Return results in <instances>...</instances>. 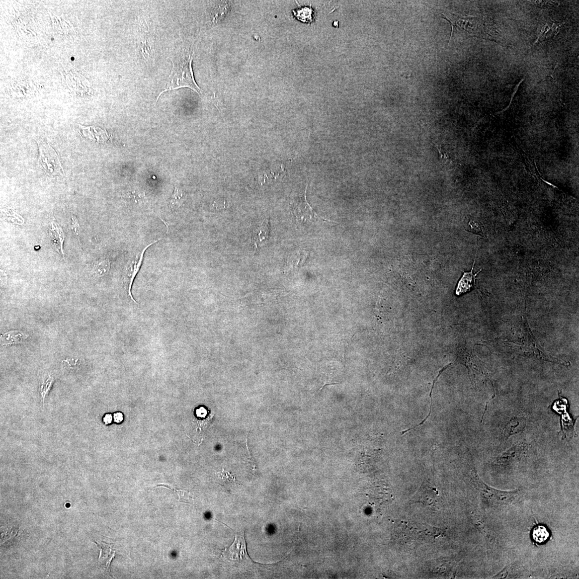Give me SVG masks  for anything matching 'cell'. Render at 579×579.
<instances>
[{
  "mask_svg": "<svg viewBox=\"0 0 579 579\" xmlns=\"http://www.w3.org/2000/svg\"><path fill=\"white\" fill-rule=\"evenodd\" d=\"M194 54V51L189 52L183 49L173 57L172 59V69L166 88L160 93L157 101L163 93L179 88L188 87L199 94L201 93L194 78L192 70Z\"/></svg>",
  "mask_w": 579,
  "mask_h": 579,
  "instance_id": "1",
  "label": "cell"
},
{
  "mask_svg": "<svg viewBox=\"0 0 579 579\" xmlns=\"http://www.w3.org/2000/svg\"><path fill=\"white\" fill-rule=\"evenodd\" d=\"M37 142L39 149L40 164L46 174L52 176L63 175V168L55 151L46 141L40 140Z\"/></svg>",
  "mask_w": 579,
  "mask_h": 579,
  "instance_id": "2",
  "label": "cell"
},
{
  "mask_svg": "<svg viewBox=\"0 0 579 579\" xmlns=\"http://www.w3.org/2000/svg\"><path fill=\"white\" fill-rule=\"evenodd\" d=\"M223 554L231 561L239 563L245 561H249L244 531L236 534L233 544L229 548L225 549Z\"/></svg>",
  "mask_w": 579,
  "mask_h": 579,
  "instance_id": "3",
  "label": "cell"
},
{
  "mask_svg": "<svg viewBox=\"0 0 579 579\" xmlns=\"http://www.w3.org/2000/svg\"><path fill=\"white\" fill-rule=\"evenodd\" d=\"M294 210L297 219L302 222H315L322 220L323 218L319 216L306 201L305 193L300 197L299 201L294 204Z\"/></svg>",
  "mask_w": 579,
  "mask_h": 579,
  "instance_id": "4",
  "label": "cell"
},
{
  "mask_svg": "<svg viewBox=\"0 0 579 579\" xmlns=\"http://www.w3.org/2000/svg\"><path fill=\"white\" fill-rule=\"evenodd\" d=\"M159 241H156L151 244L147 245V246L142 250L140 253L136 256L135 259L132 261L130 264L129 265L126 271V282L127 286L128 294L129 297L132 299V301L136 303L133 297L132 294V285L136 275H138L139 271L140 270L142 264L143 260H144V254L146 250L151 247L153 244L158 242Z\"/></svg>",
  "mask_w": 579,
  "mask_h": 579,
  "instance_id": "5",
  "label": "cell"
},
{
  "mask_svg": "<svg viewBox=\"0 0 579 579\" xmlns=\"http://www.w3.org/2000/svg\"><path fill=\"white\" fill-rule=\"evenodd\" d=\"M528 445L526 442H519L503 452L498 458L496 462L500 465L507 466L514 462L520 460L527 451Z\"/></svg>",
  "mask_w": 579,
  "mask_h": 579,
  "instance_id": "6",
  "label": "cell"
},
{
  "mask_svg": "<svg viewBox=\"0 0 579 579\" xmlns=\"http://www.w3.org/2000/svg\"><path fill=\"white\" fill-rule=\"evenodd\" d=\"M475 259L476 257H475L471 271L469 272H464V274H463L462 277L458 282L457 287H456L455 291V294L456 295L460 296L463 294H465V293L471 291L474 287L476 283V277L479 274V272L482 271V269H480V270L478 272H476V274H474L473 273Z\"/></svg>",
  "mask_w": 579,
  "mask_h": 579,
  "instance_id": "7",
  "label": "cell"
},
{
  "mask_svg": "<svg viewBox=\"0 0 579 579\" xmlns=\"http://www.w3.org/2000/svg\"><path fill=\"white\" fill-rule=\"evenodd\" d=\"M269 223L267 220H264L262 224L257 226L253 231L252 235V245L255 249L258 246L268 240L269 233Z\"/></svg>",
  "mask_w": 579,
  "mask_h": 579,
  "instance_id": "8",
  "label": "cell"
},
{
  "mask_svg": "<svg viewBox=\"0 0 579 579\" xmlns=\"http://www.w3.org/2000/svg\"><path fill=\"white\" fill-rule=\"evenodd\" d=\"M81 129V133H83L84 137L91 139L93 141L104 143L110 139L107 132L98 127H83Z\"/></svg>",
  "mask_w": 579,
  "mask_h": 579,
  "instance_id": "9",
  "label": "cell"
},
{
  "mask_svg": "<svg viewBox=\"0 0 579 579\" xmlns=\"http://www.w3.org/2000/svg\"><path fill=\"white\" fill-rule=\"evenodd\" d=\"M527 425V419L523 417H515L510 420L503 431V435L508 438L523 431Z\"/></svg>",
  "mask_w": 579,
  "mask_h": 579,
  "instance_id": "10",
  "label": "cell"
},
{
  "mask_svg": "<svg viewBox=\"0 0 579 579\" xmlns=\"http://www.w3.org/2000/svg\"><path fill=\"white\" fill-rule=\"evenodd\" d=\"M28 337V334L22 331H11L1 336V342L2 345L10 346L21 343Z\"/></svg>",
  "mask_w": 579,
  "mask_h": 579,
  "instance_id": "11",
  "label": "cell"
},
{
  "mask_svg": "<svg viewBox=\"0 0 579 579\" xmlns=\"http://www.w3.org/2000/svg\"><path fill=\"white\" fill-rule=\"evenodd\" d=\"M50 230V236L54 244V247H55L58 251L64 255L63 245L64 240V235L63 231L56 222H52Z\"/></svg>",
  "mask_w": 579,
  "mask_h": 579,
  "instance_id": "12",
  "label": "cell"
},
{
  "mask_svg": "<svg viewBox=\"0 0 579 579\" xmlns=\"http://www.w3.org/2000/svg\"><path fill=\"white\" fill-rule=\"evenodd\" d=\"M295 16L298 19L301 21L306 23H311L313 22L315 19L316 13L312 7H304L299 9L293 11Z\"/></svg>",
  "mask_w": 579,
  "mask_h": 579,
  "instance_id": "13",
  "label": "cell"
},
{
  "mask_svg": "<svg viewBox=\"0 0 579 579\" xmlns=\"http://www.w3.org/2000/svg\"><path fill=\"white\" fill-rule=\"evenodd\" d=\"M55 379L50 374L44 376L39 384V392L42 401L44 403L47 394L50 392Z\"/></svg>",
  "mask_w": 579,
  "mask_h": 579,
  "instance_id": "14",
  "label": "cell"
},
{
  "mask_svg": "<svg viewBox=\"0 0 579 579\" xmlns=\"http://www.w3.org/2000/svg\"><path fill=\"white\" fill-rule=\"evenodd\" d=\"M96 543L100 551L99 561L105 563L108 569H110V564L114 557L115 553H111L112 551L110 546H107V544Z\"/></svg>",
  "mask_w": 579,
  "mask_h": 579,
  "instance_id": "15",
  "label": "cell"
},
{
  "mask_svg": "<svg viewBox=\"0 0 579 579\" xmlns=\"http://www.w3.org/2000/svg\"><path fill=\"white\" fill-rule=\"evenodd\" d=\"M184 198V192L178 186H175L174 192L168 201V207L172 210L179 207Z\"/></svg>",
  "mask_w": 579,
  "mask_h": 579,
  "instance_id": "16",
  "label": "cell"
},
{
  "mask_svg": "<svg viewBox=\"0 0 579 579\" xmlns=\"http://www.w3.org/2000/svg\"><path fill=\"white\" fill-rule=\"evenodd\" d=\"M110 268V261L106 258L98 261L94 264L93 274L94 276L101 277L107 273Z\"/></svg>",
  "mask_w": 579,
  "mask_h": 579,
  "instance_id": "17",
  "label": "cell"
},
{
  "mask_svg": "<svg viewBox=\"0 0 579 579\" xmlns=\"http://www.w3.org/2000/svg\"><path fill=\"white\" fill-rule=\"evenodd\" d=\"M534 540L539 543L546 542L550 536V533L546 527L543 526H537L533 531Z\"/></svg>",
  "mask_w": 579,
  "mask_h": 579,
  "instance_id": "18",
  "label": "cell"
},
{
  "mask_svg": "<svg viewBox=\"0 0 579 579\" xmlns=\"http://www.w3.org/2000/svg\"><path fill=\"white\" fill-rule=\"evenodd\" d=\"M219 474L220 475V479L223 485L233 483L236 481L235 477H234L229 473L225 471L224 469H223L222 472L221 473H219Z\"/></svg>",
  "mask_w": 579,
  "mask_h": 579,
  "instance_id": "19",
  "label": "cell"
},
{
  "mask_svg": "<svg viewBox=\"0 0 579 579\" xmlns=\"http://www.w3.org/2000/svg\"><path fill=\"white\" fill-rule=\"evenodd\" d=\"M178 495H179V500L180 501L185 502H190V501L192 500V499H193L192 496H191V495H190L189 494V492L182 491V490H180V491H179V490H178Z\"/></svg>",
  "mask_w": 579,
  "mask_h": 579,
  "instance_id": "20",
  "label": "cell"
},
{
  "mask_svg": "<svg viewBox=\"0 0 579 579\" xmlns=\"http://www.w3.org/2000/svg\"><path fill=\"white\" fill-rule=\"evenodd\" d=\"M114 420L116 423H119L123 420V414L120 413H117L114 414Z\"/></svg>",
  "mask_w": 579,
  "mask_h": 579,
  "instance_id": "21",
  "label": "cell"
},
{
  "mask_svg": "<svg viewBox=\"0 0 579 579\" xmlns=\"http://www.w3.org/2000/svg\"><path fill=\"white\" fill-rule=\"evenodd\" d=\"M103 420L104 423L106 424H110L112 421V416L111 414H107L105 415Z\"/></svg>",
  "mask_w": 579,
  "mask_h": 579,
  "instance_id": "22",
  "label": "cell"
}]
</instances>
